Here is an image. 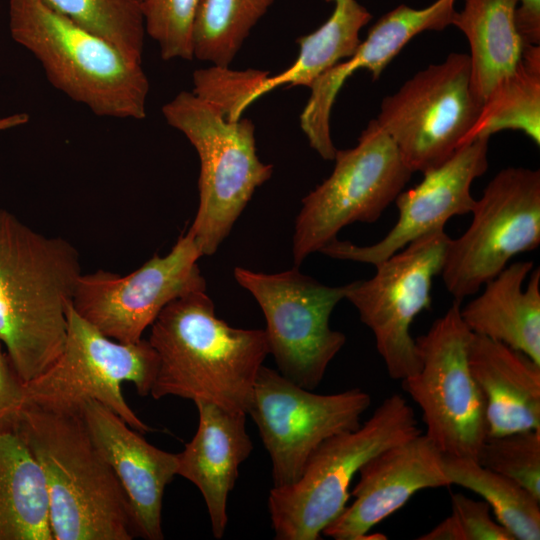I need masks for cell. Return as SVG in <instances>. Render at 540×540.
Masks as SVG:
<instances>
[{"mask_svg":"<svg viewBox=\"0 0 540 540\" xmlns=\"http://www.w3.org/2000/svg\"><path fill=\"white\" fill-rule=\"evenodd\" d=\"M80 256L0 207V342L25 383L42 374L65 343Z\"/></svg>","mask_w":540,"mask_h":540,"instance_id":"cell-1","label":"cell"},{"mask_svg":"<svg viewBox=\"0 0 540 540\" xmlns=\"http://www.w3.org/2000/svg\"><path fill=\"white\" fill-rule=\"evenodd\" d=\"M150 328L148 341L158 356L154 399L176 396L248 413L269 354L264 329L228 325L206 291L175 299Z\"/></svg>","mask_w":540,"mask_h":540,"instance_id":"cell-2","label":"cell"},{"mask_svg":"<svg viewBox=\"0 0 540 540\" xmlns=\"http://www.w3.org/2000/svg\"><path fill=\"white\" fill-rule=\"evenodd\" d=\"M16 431L41 467L53 540H131L127 496L79 411L24 404Z\"/></svg>","mask_w":540,"mask_h":540,"instance_id":"cell-3","label":"cell"},{"mask_svg":"<svg viewBox=\"0 0 540 540\" xmlns=\"http://www.w3.org/2000/svg\"><path fill=\"white\" fill-rule=\"evenodd\" d=\"M8 15L12 39L37 59L57 90L99 117H146L150 84L142 63L43 0H9Z\"/></svg>","mask_w":540,"mask_h":540,"instance_id":"cell-4","label":"cell"},{"mask_svg":"<svg viewBox=\"0 0 540 540\" xmlns=\"http://www.w3.org/2000/svg\"><path fill=\"white\" fill-rule=\"evenodd\" d=\"M162 113L199 156V204L187 232L203 256L213 255L256 189L271 178L273 166L257 155L251 120L228 119L218 106L192 91L178 93Z\"/></svg>","mask_w":540,"mask_h":540,"instance_id":"cell-5","label":"cell"},{"mask_svg":"<svg viewBox=\"0 0 540 540\" xmlns=\"http://www.w3.org/2000/svg\"><path fill=\"white\" fill-rule=\"evenodd\" d=\"M422 431L400 394L385 398L358 428L324 441L294 483L271 488L268 510L275 539L318 540L346 508L360 468L385 449Z\"/></svg>","mask_w":540,"mask_h":540,"instance_id":"cell-6","label":"cell"},{"mask_svg":"<svg viewBox=\"0 0 540 540\" xmlns=\"http://www.w3.org/2000/svg\"><path fill=\"white\" fill-rule=\"evenodd\" d=\"M157 371L158 356L148 340L115 341L71 307L62 351L42 374L24 384V404L67 412L97 401L143 434L152 428L126 403L121 384L131 382L139 395H150Z\"/></svg>","mask_w":540,"mask_h":540,"instance_id":"cell-7","label":"cell"},{"mask_svg":"<svg viewBox=\"0 0 540 540\" xmlns=\"http://www.w3.org/2000/svg\"><path fill=\"white\" fill-rule=\"evenodd\" d=\"M328 178L302 199L292 239L295 267L352 223H374L410 180L389 135L371 120L355 147L336 150Z\"/></svg>","mask_w":540,"mask_h":540,"instance_id":"cell-8","label":"cell"},{"mask_svg":"<svg viewBox=\"0 0 540 540\" xmlns=\"http://www.w3.org/2000/svg\"><path fill=\"white\" fill-rule=\"evenodd\" d=\"M234 278L264 314L268 350L277 371L301 387L317 388L346 343L345 334L333 330L329 321L345 299L347 284H322L297 267L273 274L236 267Z\"/></svg>","mask_w":540,"mask_h":540,"instance_id":"cell-9","label":"cell"},{"mask_svg":"<svg viewBox=\"0 0 540 540\" xmlns=\"http://www.w3.org/2000/svg\"><path fill=\"white\" fill-rule=\"evenodd\" d=\"M460 304L454 301L416 339L421 366L402 386L421 411L424 434L444 456L477 460L488 430L484 399L468 364L472 332Z\"/></svg>","mask_w":540,"mask_h":540,"instance_id":"cell-10","label":"cell"},{"mask_svg":"<svg viewBox=\"0 0 540 540\" xmlns=\"http://www.w3.org/2000/svg\"><path fill=\"white\" fill-rule=\"evenodd\" d=\"M482 103L470 86L466 53L452 52L385 97L375 119L412 172H425L470 143Z\"/></svg>","mask_w":540,"mask_h":540,"instance_id":"cell-11","label":"cell"},{"mask_svg":"<svg viewBox=\"0 0 540 540\" xmlns=\"http://www.w3.org/2000/svg\"><path fill=\"white\" fill-rule=\"evenodd\" d=\"M467 230L450 239L441 275L461 301L500 273L516 255L540 244V171L508 167L488 183Z\"/></svg>","mask_w":540,"mask_h":540,"instance_id":"cell-12","label":"cell"},{"mask_svg":"<svg viewBox=\"0 0 540 540\" xmlns=\"http://www.w3.org/2000/svg\"><path fill=\"white\" fill-rule=\"evenodd\" d=\"M450 237L444 230L422 236L376 264L367 280L347 284L345 299L373 333L375 345L389 376L404 380L421 366L411 325L430 310L431 289L441 273Z\"/></svg>","mask_w":540,"mask_h":540,"instance_id":"cell-13","label":"cell"},{"mask_svg":"<svg viewBox=\"0 0 540 540\" xmlns=\"http://www.w3.org/2000/svg\"><path fill=\"white\" fill-rule=\"evenodd\" d=\"M370 405L369 393L360 388L319 394L262 365L247 415L271 460L273 486L297 481L317 448L336 434L358 428Z\"/></svg>","mask_w":540,"mask_h":540,"instance_id":"cell-14","label":"cell"},{"mask_svg":"<svg viewBox=\"0 0 540 540\" xmlns=\"http://www.w3.org/2000/svg\"><path fill=\"white\" fill-rule=\"evenodd\" d=\"M201 256L198 244L186 232L168 254L153 255L129 274L103 269L82 273L72 307L105 336L121 343H137L169 303L206 291L198 265Z\"/></svg>","mask_w":540,"mask_h":540,"instance_id":"cell-15","label":"cell"},{"mask_svg":"<svg viewBox=\"0 0 540 540\" xmlns=\"http://www.w3.org/2000/svg\"><path fill=\"white\" fill-rule=\"evenodd\" d=\"M488 136L460 147L441 165L423 172V179L395 199L398 219L390 231L372 245L359 246L337 238L319 252L334 259L376 265L414 240L444 230L450 218L471 213L476 200L473 181L488 168Z\"/></svg>","mask_w":540,"mask_h":540,"instance_id":"cell-16","label":"cell"},{"mask_svg":"<svg viewBox=\"0 0 540 540\" xmlns=\"http://www.w3.org/2000/svg\"><path fill=\"white\" fill-rule=\"evenodd\" d=\"M350 492L354 498L322 535L335 540L367 539L369 531L402 508L420 490L451 486L445 456L420 433L367 461Z\"/></svg>","mask_w":540,"mask_h":540,"instance_id":"cell-17","label":"cell"},{"mask_svg":"<svg viewBox=\"0 0 540 540\" xmlns=\"http://www.w3.org/2000/svg\"><path fill=\"white\" fill-rule=\"evenodd\" d=\"M456 0H436L422 9L401 4L384 14L368 31L355 52L318 76L309 86L310 97L300 115V126L311 148L333 160L336 148L330 134V115L346 80L365 69L378 79L408 42L423 31H440L452 25Z\"/></svg>","mask_w":540,"mask_h":540,"instance_id":"cell-18","label":"cell"},{"mask_svg":"<svg viewBox=\"0 0 540 540\" xmlns=\"http://www.w3.org/2000/svg\"><path fill=\"white\" fill-rule=\"evenodd\" d=\"M82 416L127 496L136 535L163 539V496L177 475L178 455L151 445L142 433L97 401L84 403Z\"/></svg>","mask_w":540,"mask_h":540,"instance_id":"cell-19","label":"cell"},{"mask_svg":"<svg viewBox=\"0 0 540 540\" xmlns=\"http://www.w3.org/2000/svg\"><path fill=\"white\" fill-rule=\"evenodd\" d=\"M198 427L178 453L177 475L200 491L211 523L212 534L222 539L228 523L227 503L239 476L241 464L253 450L246 428L247 413L197 401Z\"/></svg>","mask_w":540,"mask_h":540,"instance_id":"cell-20","label":"cell"},{"mask_svg":"<svg viewBox=\"0 0 540 540\" xmlns=\"http://www.w3.org/2000/svg\"><path fill=\"white\" fill-rule=\"evenodd\" d=\"M468 364L484 399L488 436L540 429V364L474 333Z\"/></svg>","mask_w":540,"mask_h":540,"instance_id":"cell-21","label":"cell"},{"mask_svg":"<svg viewBox=\"0 0 540 540\" xmlns=\"http://www.w3.org/2000/svg\"><path fill=\"white\" fill-rule=\"evenodd\" d=\"M533 267L532 261L506 266L460 308V314L472 333L504 343L540 364V270Z\"/></svg>","mask_w":540,"mask_h":540,"instance_id":"cell-22","label":"cell"},{"mask_svg":"<svg viewBox=\"0 0 540 540\" xmlns=\"http://www.w3.org/2000/svg\"><path fill=\"white\" fill-rule=\"evenodd\" d=\"M518 0H464L452 25L466 36L470 54V86L482 104L495 86L521 60L523 42L514 14Z\"/></svg>","mask_w":540,"mask_h":540,"instance_id":"cell-23","label":"cell"},{"mask_svg":"<svg viewBox=\"0 0 540 540\" xmlns=\"http://www.w3.org/2000/svg\"><path fill=\"white\" fill-rule=\"evenodd\" d=\"M0 540H53L43 473L17 431L0 432Z\"/></svg>","mask_w":540,"mask_h":540,"instance_id":"cell-24","label":"cell"},{"mask_svg":"<svg viewBox=\"0 0 540 540\" xmlns=\"http://www.w3.org/2000/svg\"><path fill=\"white\" fill-rule=\"evenodd\" d=\"M326 1L334 3L331 16L314 32L297 39L299 54L295 62L283 72L262 80L247 98L245 108L277 87H308L318 76L355 52L361 42L360 30L372 15L356 0Z\"/></svg>","mask_w":540,"mask_h":540,"instance_id":"cell-25","label":"cell"},{"mask_svg":"<svg viewBox=\"0 0 540 540\" xmlns=\"http://www.w3.org/2000/svg\"><path fill=\"white\" fill-rule=\"evenodd\" d=\"M505 129L520 130L540 145V45H524L515 70L484 101L470 142Z\"/></svg>","mask_w":540,"mask_h":540,"instance_id":"cell-26","label":"cell"},{"mask_svg":"<svg viewBox=\"0 0 540 540\" xmlns=\"http://www.w3.org/2000/svg\"><path fill=\"white\" fill-rule=\"evenodd\" d=\"M445 468L451 485L481 496L514 540L540 539V500L520 484L472 458L445 456Z\"/></svg>","mask_w":540,"mask_h":540,"instance_id":"cell-27","label":"cell"},{"mask_svg":"<svg viewBox=\"0 0 540 540\" xmlns=\"http://www.w3.org/2000/svg\"><path fill=\"white\" fill-rule=\"evenodd\" d=\"M274 0H203L193 28L194 58L229 67Z\"/></svg>","mask_w":540,"mask_h":540,"instance_id":"cell-28","label":"cell"},{"mask_svg":"<svg viewBox=\"0 0 540 540\" xmlns=\"http://www.w3.org/2000/svg\"><path fill=\"white\" fill-rule=\"evenodd\" d=\"M55 12L106 40L126 58L142 63L145 0H43Z\"/></svg>","mask_w":540,"mask_h":540,"instance_id":"cell-29","label":"cell"},{"mask_svg":"<svg viewBox=\"0 0 540 540\" xmlns=\"http://www.w3.org/2000/svg\"><path fill=\"white\" fill-rule=\"evenodd\" d=\"M477 461L514 480L540 500V429L488 436Z\"/></svg>","mask_w":540,"mask_h":540,"instance_id":"cell-30","label":"cell"},{"mask_svg":"<svg viewBox=\"0 0 540 540\" xmlns=\"http://www.w3.org/2000/svg\"><path fill=\"white\" fill-rule=\"evenodd\" d=\"M202 1H144L145 32L157 42L163 60L194 59L193 28Z\"/></svg>","mask_w":540,"mask_h":540,"instance_id":"cell-31","label":"cell"},{"mask_svg":"<svg viewBox=\"0 0 540 540\" xmlns=\"http://www.w3.org/2000/svg\"><path fill=\"white\" fill-rule=\"evenodd\" d=\"M256 69L232 70L212 65L193 73V90L197 96L218 106L228 119L241 118L245 102L256 86L268 76Z\"/></svg>","mask_w":540,"mask_h":540,"instance_id":"cell-32","label":"cell"},{"mask_svg":"<svg viewBox=\"0 0 540 540\" xmlns=\"http://www.w3.org/2000/svg\"><path fill=\"white\" fill-rule=\"evenodd\" d=\"M451 514L458 522L464 540H514L510 533L491 516L484 500H475L461 493L451 496Z\"/></svg>","mask_w":540,"mask_h":540,"instance_id":"cell-33","label":"cell"},{"mask_svg":"<svg viewBox=\"0 0 540 540\" xmlns=\"http://www.w3.org/2000/svg\"><path fill=\"white\" fill-rule=\"evenodd\" d=\"M24 405V382L0 342V432L16 431Z\"/></svg>","mask_w":540,"mask_h":540,"instance_id":"cell-34","label":"cell"},{"mask_svg":"<svg viewBox=\"0 0 540 540\" xmlns=\"http://www.w3.org/2000/svg\"><path fill=\"white\" fill-rule=\"evenodd\" d=\"M520 7L515 9L516 29L523 45L540 44V0H518Z\"/></svg>","mask_w":540,"mask_h":540,"instance_id":"cell-35","label":"cell"},{"mask_svg":"<svg viewBox=\"0 0 540 540\" xmlns=\"http://www.w3.org/2000/svg\"><path fill=\"white\" fill-rule=\"evenodd\" d=\"M418 540H464L461 528L451 514L438 525L417 538Z\"/></svg>","mask_w":540,"mask_h":540,"instance_id":"cell-36","label":"cell"},{"mask_svg":"<svg viewBox=\"0 0 540 540\" xmlns=\"http://www.w3.org/2000/svg\"><path fill=\"white\" fill-rule=\"evenodd\" d=\"M29 116L26 113H16L0 117V131H5L26 124Z\"/></svg>","mask_w":540,"mask_h":540,"instance_id":"cell-37","label":"cell"}]
</instances>
